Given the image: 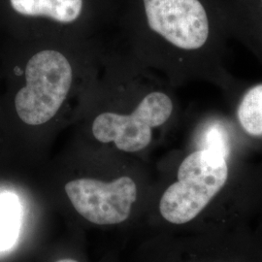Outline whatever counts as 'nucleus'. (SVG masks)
<instances>
[{"label": "nucleus", "mask_w": 262, "mask_h": 262, "mask_svg": "<svg viewBox=\"0 0 262 262\" xmlns=\"http://www.w3.org/2000/svg\"><path fill=\"white\" fill-rule=\"evenodd\" d=\"M177 177L161 197L159 211L169 223L183 225L196 217L225 187L228 178L226 159L200 149L183 160Z\"/></svg>", "instance_id": "1"}, {"label": "nucleus", "mask_w": 262, "mask_h": 262, "mask_svg": "<svg viewBox=\"0 0 262 262\" xmlns=\"http://www.w3.org/2000/svg\"><path fill=\"white\" fill-rule=\"evenodd\" d=\"M72 80V67L59 52L46 50L34 55L26 68L27 84L15 98L19 119L29 125L51 121L64 102Z\"/></svg>", "instance_id": "2"}, {"label": "nucleus", "mask_w": 262, "mask_h": 262, "mask_svg": "<svg viewBox=\"0 0 262 262\" xmlns=\"http://www.w3.org/2000/svg\"><path fill=\"white\" fill-rule=\"evenodd\" d=\"M173 103L168 95L159 92L143 98L131 115L103 113L93 124L94 136L101 143L114 142L119 150L135 152L145 149L151 141V128L168 121Z\"/></svg>", "instance_id": "3"}, {"label": "nucleus", "mask_w": 262, "mask_h": 262, "mask_svg": "<svg viewBox=\"0 0 262 262\" xmlns=\"http://www.w3.org/2000/svg\"><path fill=\"white\" fill-rule=\"evenodd\" d=\"M66 194L76 211L95 225H117L126 221L137 199V187L129 177L110 183L77 179L66 185Z\"/></svg>", "instance_id": "4"}, {"label": "nucleus", "mask_w": 262, "mask_h": 262, "mask_svg": "<svg viewBox=\"0 0 262 262\" xmlns=\"http://www.w3.org/2000/svg\"><path fill=\"white\" fill-rule=\"evenodd\" d=\"M150 28L183 50H197L206 43L209 21L198 0H144Z\"/></svg>", "instance_id": "5"}, {"label": "nucleus", "mask_w": 262, "mask_h": 262, "mask_svg": "<svg viewBox=\"0 0 262 262\" xmlns=\"http://www.w3.org/2000/svg\"><path fill=\"white\" fill-rule=\"evenodd\" d=\"M17 13L29 17H46L69 24L79 18L83 0H10Z\"/></svg>", "instance_id": "6"}, {"label": "nucleus", "mask_w": 262, "mask_h": 262, "mask_svg": "<svg viewBox=\"0 0 262 262\" xmlns=\"http://www.w3.org/2000/svg\"><path fill=\"white\" fill-rule=\"evenodd\" d=\"M21 225L19 198L11 192L0 193V252L16 243Z\"/></svg>", "instance_id": "7"}, {"label": "nucleus", "mask_w": 262, "mask_h": 262, "mask_svg": "<svg viewBox=\"0 0 262 262\" xmlns=\"http://www.w3.org/2000/svg\"><path fill=\"white\" fill-rule=\"evenodd\" d=\"M238 120L248 134L262 136V84L252 88L244 95L238 108Z\"/></svg>", "instance_id": "8"}, {"label": "nucleus", "mask_w": 262, "mask_h": 262, "mask_svg": "<svg viewBox=\"0 0 262 262\" xmlns=\"http://www.w3.org/2000/svg\"><path fill=\"white\" fill-rule=\"evenodd\" d=\"M201 149L213 151L226 159L229 155L230 147L225 128L217 123L208 126L202 137Z\"/></svg>", "instance_id": "9"}, {"label": "nucleus", "mask_w": 262, "mask_h": 262, "mask_svg": "<svg viewBox=\"0 0 262 262\" xmlns=\"http://www.w3.org/2000/svg\"><path fill=\"white\" fill-rule=\"evenodd\" d=\"M56 262H78L74 260V259H60V260H58V261Z\"/></svg>", "instance_id": "10"}]
</instances>
